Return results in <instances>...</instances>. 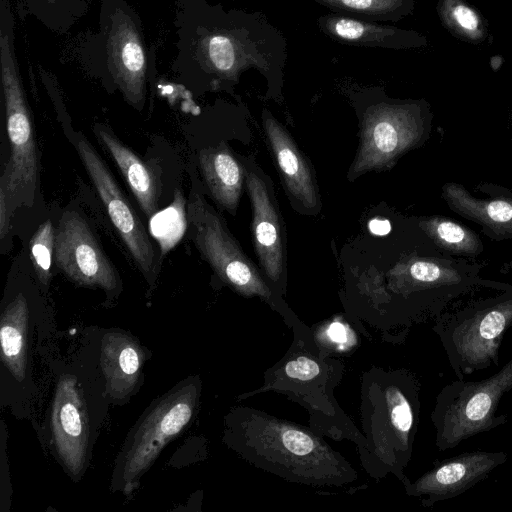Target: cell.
Returning a JSON list of instances; mask_svg holds the SVG:
<instances>
[{
    "label": "cell",
    "mask_w": 512,
    "mask_h": 512,
    "mask_svg": "<svg viewBox=\"0 0 512 512\" xmlns=\"http://www.w3.org/2000/svg\"><path fill=\"white\" fill-rule=\"evenodd\" d=\"M208 55L214 67L223 73L239 72L242 69L254 67L266 68L260 49L255 45L246 48L233 38L217 34L208 42Z\"/></svg>",
    "instance_id": "44dd1931"
},
{
    "label": "cell",
    "mask_w": 512,
    "mask_h": 512,
    "mask_svg": "<svg viewBox=\"0 0 512 512\" xmlns=\"http://www.w3.org/2000/svg\"><path fill=\"white\" fill-rule=\"evenodd\" d=\"M100 361L111 397H127L138 382L144 362L141 347L126 334H106L102 339Z\"/></svg>",
    "instance_id": "ac0fdd59"
},
{
    "label": "cell",
    "mask_w": 512,
    "mask_h": 512,
    "mask_svg": "<svg viewBox=\"0 0 512 512\" xmlns=\"http://www.w3.org/2000/svg\"><path fill=\"white\" fill-rule=\"evenodd\" d=\"M186 206L181 192L175 190L172 203L149 219L150 233L159 243L162 254L170 251L184 235L188 224Z\"/></svg>",
    "instance_id": "7402d4cb"
},
{
    "label": "cell",
    "mask_w": 512,
    "mask_h": 512,
    "mask_svg": "<svg viewBox=\"0 0 512 512\" xmlns=\"http://www.w3.org/2000/svg\"><path fill=\"white\" fill-rule=\"evenodd\" d=\"M51 428L58 456L71 474H80L86 462L89 426L82 394L71 376L57 384Z\"/></svg>",
    "instance_id": "9a60e30c"
},
{
    "label": "cell",
    "mask_w": 512,
    "mask_h": 512,
    "mask_svg": "<svg viewBox=\"0 0 512 512\" xmlns=\"http://www.w3.org/2000/svg\"><path fill=\"white\" fill-rule=\"evenodd\" d=\"M326 6L364 15L368 17H384L393 14L401 4V0H316Z\"/></svg>",
    "instance_id": "d4e9b609"
},
{
    "label": "cell",
    "mask_w": 512,
    "mask_h": 512,
    "mask_svg": "<svg viewBox=\"0 0 512 512\" xmlns=\"http://www.w3.org/2000/svg\"><path fill=\"white\" fill-rule=\"evenodd\" d=\"M226 440L250 465L313 488H347L358 480L352 464L309 427L238 406L228 415Z\"/></svg>",
    "instance_id": "6da1fadb"
},
{
    "label": "cell",
    "mask_w": 512,
    "mask_h": 512,
    "mask_svg": "<svg viewBox=\"0 0 512 512\" xmlns=\"http://www.w3.org/2000/svg\"><path fill=\"white\" fill-rule=\"evenodd\" d=\"M512 326V294L436 318L438 335L459 380L499 364V349Z\"/></svg>",
    "instance_id": "52a82bcc"
},
{
    "label": "cell",
    "mask_w": 512,
    "mask_h": 512,
    "mask_svg": "<svg viewBox=\"0 0 512 512\" xmlns=\"http://www.w3.org/2000/svg\"><path fill=\"white\" fill-rule=\"evenodd\" d=\"M293 340L284 356L268 368L260 388L239 398L275 392L305 408L309 428L336 441L350 440L355 446L362 441L360 429L342 410L335 398L343 363L322 350L313 332L302 322L291 327Z\"/></svg>",
    "instance_id": "3957f363"
},
{
    "label": "cell",
    "mask_w": 512,
    "mask_h": 512,
    "mask_svg": "<svg viewBox=\"0 0 512 512\" xmlns=\"http://www.w3.org/2000/svg\"><path fill=\"white\" fill-rule=\"evenodd\" d=\"M28 314L27 301L19 294L5 307L0 321L1 359L18 381L26 373Z\"/></svg>",
    "instance_id": "ffe728a7"
},
{
    "label": "cell",
    "mask_w": 512,
    "mask_h": 512,
    "mask_svg": "<svg viewBox=\"0 0 512 512\" xmlns=\"http://www.w3.org/2000/svg\"><path fill=\"white\" fill-rule=\"evenodd\" d=\"M438 236L445 242L451 244L461 243L465 239V231L451 221H442L436 228Z\"/></svg>",
    "instance_id": "f1b7e54d"
},
{
    "label": "cell",
    "mask_w": 512,
    "mask_h": 512,
    "mask_svg": "<svg viewBox=\"0 0 512 512\" xmlns=\"http://www.w3.org/2000/svg\"><path fill=\"white\" fill-rule=\"evenodd\" d=\"M512 391V357L495 374L480 381L456 380L445 385L436 397L431 420L440 451L488 432L508 421L497 414L502 397Z\"/></svg>",
    "instance_id": "8992f818"
},
{
    "label": "cell",
    "mask_w": 512,
    "mask_h": 512,
    "mask_svg": "<svg viewBox=\"0 0 512 512\" xmlns=\"http://www.w3.org/2000/svg\"><path fill=\"white\" fill-rule=\"evenodd\" d=\"M73 143L113 225L150 285L158 273L155 248L138 215L93 145L77 132Z\"/></svg>",
    "instance_id": "30bf717a"
},
{
    "label": "cell",
    "mask_w": 512,
    "mask_h": 512,
    "mask_svg": "<svg viewBox=\"0 0 512 512\" xmlns=\"http://www.w3.org/2000/svg\"><path fill=\"white\" fill-rule=\"evenodd\" d=\"M10 158L1 176L12 211L32 206L38 185L39 159L32 120L23 93L9 68L3 69Z\"/></svg>",
    "instance_id": "9c48e42d"
},
{
    "label": "cell",
    "mask_w": 512,
    "mask_h": 512,
    "mask_svg": "<svg viewBox=\"0 0 512 512\" xmlns=\"http://www.w3.org/2000/svg\"><path fill=\"white\" fill-rule=\"evenodd\" d=\"M13 211L5 190L0 186V239L3 240L10 230V219Z\"/></svg>",
    "instance_id": "f546056e"
},
{
    "label": "cell",
    "mask_w": 512,
    "mask_h": 512,
    "mask_svg": "<svg viewBox=\"0 0 512 512\" xmlns=\"http://www.w3.org/2000/svg\"><path fill=\"white\" fill-rule=\"evenodd\" d=\"M93 131L120 169L141 210L150 219L158 212V199L161 193L159 167L152 162L143 161L109 128L95 125Z\"/></svg>",
    "instance_id": "2e32d148"
},
{
    "label": "cell",
    "mask_w": 512,
    "mask_h": 512,
    "mask_svg": "<svg viewBox=\"0 0 512 512\" xmlns=\"http://www.w3.org/2000/svg\"><path fill=\"white\" fill-rule=\"evenodd\" d=\"M203 181L214 201L236 214L245 185L244 167L225 143L202 149L198 155Z\"/></svg>",
    "instance_id": "e0dca14e"
},
{
    "label": "cell",
    "mask_w": 512,
    "mask_h": 512,
    "mask_svg": "<svg viewBox=\"0 0 512 512\" xmlns=\"http://www.w3.org/2000/svg\"><path fill=\"white\" fill-rule=\"evenodd\" d=\"M421 384L406 368L371 366L361 376L362 468L376 482L392 474L402 483L419 425Z\"/></svg>",
    "instance_id": "7a4b0ae2"
},
{
    "label": "cell",
    "mask_w": 512,
    "mask_h": 512,
    "mask_svg": "<svg viewBox=\"0 0 512 512\" xmlns=\"http://www.w3.org/2000/svg\"><path fill=\"white\" fill-rule=\"evenodd\" d=\"M411 132L404 108L387 103L369 107L363 115L360 144L350 177L387 168L410 143Z\"/></svg>",
    "instance_id": "4fadbf2b"
},
{
    "label": "cell",
    "mask_w": 512,
    "mask_h": 512,
    "mask_svg": "<svg viewBox=\"0 0 512 512\" xmlns=\"http://www.w3.org/2000/svg\"><path fill=\"white\" fill-rule=\"evenodd\" d=\"M53 259L73 282L107 291L115 289L118 278L86 220L75 211L63 212L56 228Z\"/></svg>",
    "instance_id": "8fae6325"
},
{
    "label": "cell",
    "mask_w": 512,
    "mask_h": 512,
    "mask_svg": "<svg viewBox=\"0 0 512 512\" xmlns=\"http://www.w3.org/2000/svg\"><path fill=\"white\" fill-rule=\"evenodd\" d=\"M487 212L491 219L498 222H507L512 218V206L503 201L490 203Z\"/></svg>",
    "instance_id": "4dcf8cb0"
},
{
    "label": "cell",
    "mask_w": 512,
    "mask_h": 512,
    "mask_svg": "<svg viewBox=\"0 0 512 512\" xmlns=\"http://www.w3.org/2000/svg\"><path fill=\"white\" fill-rule=\"evenodd\" d=\"M454 20L458 25L469 32L477 30L479 19L476 13L465 5H457L452 11Z\"/></svg>",
    "instance_id": "83f0119b"
},
{
    "label": "cell",
    "mask_w": 512,
    "mask_h": 512,
    "mask_svg": "<svg viewBox=\"0 0 512 512\" xmlns=\"http://www.w3.org/2000/svg\"><path fill=\"white\" fill-rule=\"evenodd\" d=\"M369 230L375 235H386L391 230L390 222L386 219L375 218L368 223Z\"/></svg>",
    "instance_id": "1f68e13d"
},
{
    "label": "cell",
    "mask_w": 512,
    "mask_h": 512,
    "mask_svg": "<svg viewBox=\"0 0 512 512\" xmlns=\"http://www.w3.org/2000/svg\"><path fill=\"white\" fill-rule=\"evenodd\" d=\"M201 383L197 377L177 384L156 399L130 430L116 459L112 475L113 491L130 494L162 449L192 420Z\"/></svg>",
    "instance_id": "5b68a950"
},
{
    "label": "cell",
    "mask_w": 512,
    "mask_h": 512,
    "mask_svg": "<svg viewBox=\"0 0 512 512\" xmlns=\"http://www.w3.org/2000/svg\"><path fill=\"white\" fill-rule=\"evenodd\" d=\"M190 238L222 282L244 297H258L277 311L291 328L300 320L269 285L229 231L225 219L191 190L187 202Z\"/></svg>",
    "instance_id": "277c9868"
},
{
    "label": "cell",
    "mask_w": 512,
    "mask_h": 512,
    "mask_svg": "<svg viewBox=\"0 0 512 512\" xmlns=\"http://www.w3.org/2000/svg\"><path fill=\"white\" fill-rule=\"evenodd\" d=\"M317 24L330 38L349 45L398 49L411 41L406 31L341 14L323 15Z\"/></svg>",
    "instance_id": "d6986e66"
},
{
    "label": "cell",
    "mask_w": 512,
    "mask_h": 512,
    "mask_svg": "<svg viewBox=\"0 0 512 512\" xmlns=\"http://www.w3.org/2000/svg\"><path fill=\"white\" fill-rule=\"evenodd\" d=\"M56 229L52 222H43L30 241V255L39 280L47 285L50 280L51 262L54 254Z\"/></svg>",
    "instance_id": "603a6c76"
},
{
    "label": "cell",
    "mask_w": 512,
    "mask_h": 512,
    "mask_svg": "<svg viewBox=\"0 0 512 512\" xmlns=\"http://www.w3.org/2000/svg\"><path fill=\"white\" fill-rule=\"evenodd\" d=\"M507 460L508 454L503 451L464 452L439 462L415 481L407 479L402 484L408 496L430 507L471 489Z\"/></svg>",
    "instance_id": "7c38bea8"
},
{
    "label": "cell",
    "mask_w": 512,
    "mask_h": 512,
    "mask_svg": "<svg viewBox=\"0 0 512 512\" xmlns=\"http://www.w3.org/2000/svg\"><path fill=\"white\" fill-rule=\"evenodd\" d=\"M122 62L125 69L133 74L140 73L144 66V54L135 40H130L122 48Z\"/></svg>",
    "instance_id": "4316f807"
},
{
    "label": "cell",
    "mask_w": 512,
    "mask_h": 512,
    "mask_svg": "<svg viewBox=\"0 0 512 512\" xmlns=\"http://www.w3.org/2000/svg\"><path fill=\"white\" fill-rule=\"evenodd\" d=\"M245 172L251 208V234L260 270L272 289L283 296L287 283L286 229L271 178L252 156L237 155Z\"/></svg>",
    "instance_id": "ba28073f"
},
{
    "label": "cell",
    "mask_w": 512,
    "mask_h": 512,
    "mask_svg": "<svg viewBox=\"0 0 512 512\" xmlns=\"http://www.w3.org/2000/svg\"><path fill=\"white\" fill-rule=\"evenodd\" d=\"M262 123L291 205L299 213L318 214L322 204L316 175L309 159L289 131L268 110H263Z\"/></svg>",
    "instance_id": "5bb4252c"
},
{
    "label": "cell",
    "mask_w": 512,
    "mask_h": 512,
    "mask_svg": "<svg viewBox=\"0 0 512 512\" xmlns=\"http://www.w3.org/2000/svg\"><path fill=\"white\" fill-rule=\"evenodd\" d=\"M410 276L413 280L421 285L432 286L442 279V270L436 264L417 261L409 268Z\"/></svg>",
    "instance_id": "484cf974"
},
{
    "label": "cell",
    "mask_w": 512,
    "mask_h": 512,
    "mask_svg": "<svg viewBox=\"0 0 512 512\" xmlns=\"http://www.w3.org/2000/svg\"><path fill=\"white\" fill-rule=\"evenodd\" d=\"M313 335L318 346L329 354L346 353L357 344L354 332L339 320L325 324L317 332H313Z\"/></svg>",
    "instance_id": "cb8c5ba5"
}]
</instances>
